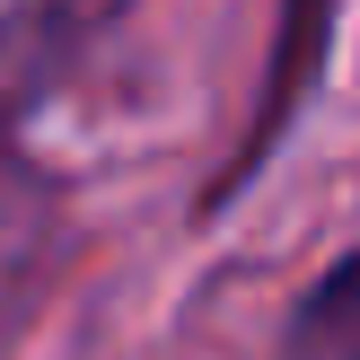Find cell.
Listing matches in <instances>:
<instances>
[{"label":"cell","instance_id":"6da1fadb","mask_svg":"<svg viewBox=\"0 0 360 360\" xmlns=\"http://www.w3.org/2000/svg\"><path fill=\"white\" fill-rule=\"evenodd\" d=\"M123 9L132 0H0V299L53 246V211H62V185L18 141L53 88L123 27Z\"/></svg>","mask_w":360,"mask_h":360},{"label":"cell","instance_id":"7a4b0ae2","mask_svg":"<svg viewBox=\"0 0 360 360\" xmlns=\"http://www.w3.org/2000/svg\"><path fill=\"white\" fill-rule=\"evenodd\" d=\"M334 18H343V0H281V18H273V53H264V79H255V115H246L238 150L211 167L202 211H229V202L264 176V158L281 150V132L308 115L316 79H326V53H334Z\"/></svg>","mask_w":360,"mask_h":360},{"label":"cell","instance_id":"3957f363","mask_svg":"<svg viewBox=\"0 0 360 360\" xmlns=\"http://www.w3.org/2000/svg\"><path fill=\"white\" fill-rule=\"evenodd\" d=\"M281 360H360V255L334 246L326 273L299 290L290 326H281Z\"/></svg>","mask_w":360,"mask_h":360}]
</instances>
